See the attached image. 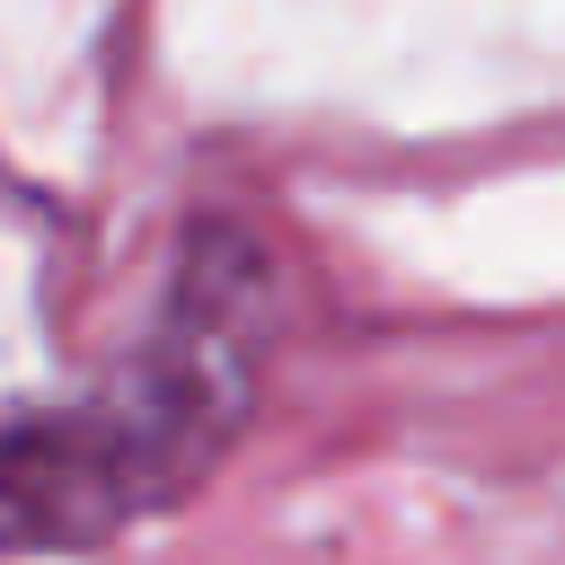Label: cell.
Returning a JSON list of instances; mask_svg holds the SVG:
<instances>
[{
	"label": "cell",
	"instance_id": "obj_1",
	"mask_svg": "<svg viewBox=\"0 0 565 565\" xmlns=\"http://www.w3.org/2000/svg\"><path fill=\"white\" fill-rule=\"evenodd\" d=\"M282 344V265L238 221H194L150 327L106 380L0 406V547H97L185 503L256 415Z\"/></svg>",
	"mask_w": 565,
	"mask_h": 565
}]
</instances>
